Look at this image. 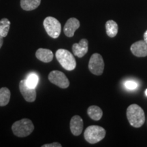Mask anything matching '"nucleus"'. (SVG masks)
<instances>
[{
  "label": "nucleus",
  "mask_w": 147,
  "mask_h": 147,
  "mask_svg": "<svg viewBox=\"0 0 147 147\" xmlns=\"http://www.w3.org/2000/svg\"><path fill=\"white\" fill-rule=\"evenodd\" d=\"M55 56L60 65L66 70L71 71L76 68V59L69 51L63 49H59L57 51Z\"/></svg>",
  "instance_id": "obj_3"
},
{
  "label": "nucleus",
  "mask_w": 147,
  "mask_h": 147,
  "mask_svg": "<svg viewBox=\"0 0 147 147\" xmlns=\"http://www.w3.org/2000/svg\"><path fill=\"white\" fill-rule=\"evenodd\" d=\"M36 57L44 63H49L53 59V53L49 49H39L36 51Z\"/></svg>",
  "instance_id": "obj_13"
},
{
  "label": "nucleus",
  "mask_w": 147,
  "mask_h": 147,
  "mask_svg": "<svg viewBox=\"0 0 147 147\" xmlns=\"http://www.w3.org/2000/svg\"><path fill=\"white\" fill-rule=\"evenodd\" d=\"M124 86L128 90H135L138 88V84L137 83V82L134 81V80H129L125 82Z\"/></svg>",
  "instance_id": "obj_20"
},
{
  "label": "nucleus",
  "mask_w": 147,
  "mask_h": 147,
  "mask_svg": "<svg viewBox=\"0 0 147 147\" xmlns=\"http://www.w3.org/2000/svg\"><path fill=\"white\" fill-rule=\"evenodd\" d=\"M49 80L51 83L55 84L61 89H66L69 86V81L65 74L58 70L51 71L49 75Z\"/></svg>",
  "instance_id": "obj_7"
},
{
  "label": "nucleus",
  "mask_w": 147,
  "mask_h": 147,
  "mask_svg": "<svg viewBox=\"0 0 147 147\" xmlns=\"http://www.w3.org/2000/svg\"><path fill=\"white\" fill-rule=\"evenodd\" d=\"M87 114L91 119L94 121H99L103 116L102 110L97 106H89L87 110Z\"/></svg>",
  "instance_id": "obj_14"
},
{
  "label": "nucleus",
  "mask_w": 147,
  "mask_h": 147,
  "mask_svg": "<svg viewBox=\"0 0 147 147\" xmlns=\"http://www.w3.org/2000/svg\"><path fill=\"white\" fill-rule=\"evenodd\" d=\"M70 130L74 136L80 135L83 129V120L78 115L74 116L70 121Z\"/></svg>",
  "instance_id": "obj_12"
},
{
  "label": "nucleus",
  "mask_w": 147,
  "mask_h": 147,
  "mask_svg": "<svg viewBox=\"0 0 147 147\" xmlns=\"http://www.w3.org/2000/svg\"><path fill=\"white\" fill-rule=\"evenodd\" d=\"M43 25L47 34L51 38L56 39L60 36L61 25L57 18L52 16H48L44 21Z\"/></svg>",
  "instance_id": "obj_5"
},
{
  "label": "nucleus",
  "mask_w": 147,
  "mask_h": 147,
  "mask_svg": "<svg viewBox=\"0 0 147 147\" xmlns=\"http://www.w3.org/2000/svg\"><path fill=\"white\" fill-rule=\"evenodd\" d=\"M80 21L76 18H70L66 22L64 26V34L68 38H71L74 35L76 31L80 27Z\"/></svg>",
  "instance_id": "obj_10"
},
{
  "label": "nucleus",
  "mask_w": 147,
  "mask_h": 147,
  "mask_svg": "<svg viewBox=\"0 0 147 147\" xmlns=\"http://www.w3.org/2000/svg\"><path fill=\"white\" fill-rule=\"evenodd\" d=\"M127 117L129 124L134 127H140L145 122L144 110L137 104H131L128 106L127 109Z\"/></svg>",
  "instance_id": "obj_1"
},
{
  "label": "nucleus",
  "mask_w": 147,
  "mask_h": 147,
  "mask_svg": "<svg viewBox=\"0 0 147 147\" xmlns=\"http://www.w3.org/2000/svg\"><path fill=\"white\" fill-rule=\"evenodd\" d=\"M3 43V38L1 36H0V49L2 47Z\"/></svg>",
  "instance_id": "obj_22"
},
{
  "label": "nucleus",
  "mask_w": 147,
  "mask_h": 147,
  "mask_svg": "<svg viewBox=\"0 0 147 147\" xmlns=\"http://www.w3.org/2000/svg\"><path fill=\"white\" fill-rule=\"evenodd\" d=\"M39 82V77L36 74L32 73L29 74L25 79V82L29 87L36 88Z\"/></svg>",
  "instance_id": "obj_19"
},
{
  "label": "nucleus",
  "mask_w": 147,
  "mask_h": 147,
  "mask_svg": "<svg viewBox=\"0 0 147 147\" xmlns=\"http://www.w3.org/2000/svg\"><path fill=\"white\" fill-rule=\"evenodd\" d=\"M106 136V130L98 125H91L86 129L84 137L90 144H95L102 140Z\"/></svg>",
  "instance_id": "obj_4"
},
{
  "label": "nucleus",
  "mask_w": 147,
  "mask_h": 147,
  "mask_svg": "<svg viewBox=\"0 0 147 147\" xmlns=\"http://www.w3.org/2000/svg\"><path fill=\"white\" fill-rule=\"evenodd\" d=\"M130 50L133 55L138 57H144L147 56V44L144 40H140L131 46Z\"/></svg>",
  "instance_id": "obj_9"
},
{
  "label": "nucleus",
  "mask_w": 147,
  "mask_h": 147,
  "mask_svg": "<svg viewBox=\"0 0 147 147\" xmlns=\"http://www.w3.org/2000/svg\"><path fill=\"white\" fill-rule=\"evenodd\" d=\"M119 27L117 23L113 20H109L106 23V34L110 38H114L118 34Z\"/></svg>",
  "instance_id": "obj_15"
},
{
  "label": "nucleus",
  "mask_w": 147,
  "mask_h": 147,
  "mask_svg": "<svg viewBox=\"0 0 147 147\" xmlns=\"http://www.w3.org/2000/svg\"><path fill=\"white\" fill-rule=\"evenodd\" d=\"M89 42L87 39H82L79 43H75L72 46V51L75 56L81 58L87 54L89 49Z\"/></svg>",
  "instance_id": "obj_11"
},
{
  "label": "nucleus",
  "mask_w": 147,
  "mask_h": 147,
  "mask_svg": "<svg viewBox=\"0 0 147 147\" xmlns=\"http://www.w3.org/2000/svg\"><path fill=\"white\" fill-rule=\"evenodd\" d=\"M34 125L32 121L28 119H23L14 122L12 125V132L16 136L20 138L27 137L32 133Z\"/></svg>",
  "instance_id": "obj_2"
},
{
  "label": "nucleus",
  "mask_w": 147,
  "mask_h": 147,
  "mask_svg": "<svg viewBox=\"0 0 147 147\" xmlns=\"http://www.w3.org/2000/svg\"><path fill=\"white\" fill-rule=\"evenodd\" d=\"M10 27V21L8 18H3L0 21V36L5 38L8 36Z\"/></svg>",
  "instance_id": "obj_18"
},
{
  "label": "nucleus",
  "mask_w": 147,
  "mask_h": 147,
  "mask_svg": "<svg viewBox=\"0 0 147 147\" xmlns=\"http://www.w3.org/2000/svg\"><path fill=\"white\" fill-rule=\"evenodd\" d=\"M145 94H146V95L147 96V89H146V91H145Z\"/></svg>",
  "instance_id": "obj_24"
},
{
  "label": "nucleus",
  "mask_w": 147,
  "mask_h": 147,
  "mask_svg": "<svg viewBox=\"0 0 147 147\" xmlns=\"http://www.w3.org/2000/svg\"><path fill=\"white\" fill-rule=\"evenodd\" d=\"M19 89L25 100L28 102H34L36 99V88H32L27 86L25 80H21L19 83Z\"/></svg>",
  "instance_id": "obj_8"
},
{
  "label": "nucleus",
  "mask_w": 147,
  "mask_h": 147,
  "mask_svg": "<svg viewBox=\"0 0 147 147\" xmlns=\"http://www.w3.org/2000/svg\"><path fill=\"white\" fill-rule=\"evenodd\" d=\"M10 91L7 87L0 89V106H5L8 104L10 100Z\"/></svg>",
  "instance_id": "obj_17"
},
{
  "label": "nucleus",
  "mask_w": 147,
  "mask_h": 147,
  "mask_svg": "<svg viewBox=\"0 0 147 147\" xmlns=\"http://www.w3.org/2000/svg\"><path fill=\"white\" fill-rule=\"evenodd\" d=\"M89 69L92 74L100 76L104 72V62L102 55L98 53L92 55L89 62Z\"/></svg>",
  "instance_id": "obj_6"
},
{
  "label": "nucleus",
  "mask_w": 147,
  "mask_h": 147,
  "mask_svg": "<svg viewBox=\"0 0 147 147\" xmlns=\"http://www.w3.org/2000/svg\"><path fill=\"white\" fill-rule=\"evenodd\" d=\"M62 145L59 142H53L51 144H46L42 145V147H61Z\"/></svg>",
  "instance_id": "obj_21"
},
{
  "label": "nucleus",
  "mask_w": 147,
  "mask_h": 147,
  "mask_svg": "<svg viewBox=\"0 0 147 147\" xmlns=\"http://www.w3.org/2000/svg\"><path fill=\"white\" fill-rule=\"evenodd\" d=\"M41 0H21V6L24 10H34L39 6Z\"/></svg>",
  "instance_id": "obj_16"
},
{
  "label": "nucleus",
  "mask_w": 147,
  "mask_h": 147,
  "mask_svg": "<svg viewBox=\"0 0 147 147\" xmlns=\"http://www.w3.org/2000/svg\"><path fill=\"white\" fill-rule=\"evenodd\" d=\"M144 40L146 42V43L147 44V30L145 32L144 34Z\"/></svg>",
  "instance_id": "obj_23"
}]
</instances>
